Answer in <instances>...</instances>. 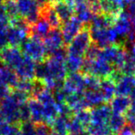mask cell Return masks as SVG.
Segmentation results:
<instances>
[{
    "label": "cell",
    "mask_w": 135,
    "mask_h": 135,
    "mask_svg": "<svg viewBox=\"0 0 135 135\" xmlns=\"http://www.w3.org/2000/svg\"><path fill=\"white\" fill-rule=\"evenodd\" d=\"M19 47L22 54L35 63L43 62L48 58L43 40L35 35H29Z\"/></svg>",
    "instance_id": "6da1fadb"
},
{
    "label": "cell",
    "mask_w": 135,
    "mask_h": 135,
    "mask_svg": "<svg viewBox=\"0 0 135 135\" xmlns=\"http://www.w3.org/2000/svg\"><path fill=\"white\" fill-rule=\"evenodd\" d=\"M91 44L92 39L90 28L84 25L83 29L75 36L70 44L66 46V55L85 58V54Z\"/></svg>",
    "instance_id": "7a4b0ae2"
},
{
    "label": "cell",
    "mask_w": 135,
    "mask_h": 135,
    "mask_svg": "<svg viewBox=\"0 0 135 135\" xmlns=\"http://www.w3.org/2000/svg\"><path fill=\"white\" fill-rule=\"evenodd\" d=\"M114 70V67L108 62L100 58H95L94 60L85 59L81 71L84 75H91L99 79H106L110 77Z\"/></svg>",
    "instance_id": "3957f363"
},
{
    "label": "cell",
    "mask_w": 135,
    "mask_h": 135,
    "mask_svg": "<svg viewBox=\"0 0 135 135\" xmlns=\"http://www.w3.org/2000/svg\"><path fill=\"white\" fill-rule=\"evenodd\" d=\"M22 105L24 104L19 103L11 92L0 102V117L8 123L20 124V111Z\"/></svg>",
    "instance_id": "277c9868"
},
{
    "label": "cell",
    "mask_w": 135,
    "mask_h": 135,
    "mask_svg": "<svg viewBox=\"0 0 135 135\" xmlns=\"http://www.w3.org/2000/svg\"><path fill=\"white\" fill-rule=\"evenodd\" d=\"M20 17L33 25L41 16V6L36 0H15Z\"/></svg>",
    "instance_id": "5b68a950"
},
{
    "label": "cell",
    "mask_w": 135,
    "mask_h": 135,
    "mask_svg": "<svg viewBox=\"0 0 135 135\" xmlns=\"http://www.w3.org/2000/svg\"><path fill=\"white\" fill-rule=\"evenodd\" d=\"M90 31L92 42L100 48H104L115 44H120L119 42V35H117L113 27L103 29H95V30L90 29Z\"/></svg>",
    "instance_id": "8992f818"
},
{
    "label": "cell",
    "mask_w": 135,
    "mask_h": 135,
    "mask_svg": "<svg viewBox=\"0 0 135 135\" xmlns=\"http://www.w3.org/2000/svg\"><path fill=\"white\" fill-rule=\"evenodd\" d=\"M62 89L67 95L76 93H84L85 90L84 75L80 72L69 73L64 81Z\"/></svg>",
    "instance_id": "52a82bcc"
},
{
    "label": "cell",
    "mask_w": 135,
    "mask_h": 135,
    "mask_svg": "<svg viewBox=\"0 0 135 135\" xmlns=\"http://www.w3.org/2000/svg\"><path fill=\"white\" fill-rule=\"evenodd\" d=\"M24 57L25 55L18 47L8 46L0 51V61L13 70H15L21 64Z\"/></svg>",
    "instance_id": "ba28073f"
},
{
    "label": "cell",
    "mask_w": 135,
    "mask_h": 135,
    "mask_svg": "<svg viewBox=\"0 0 135 135\" xmlns=\"http://www.w3.org/2000/svg\"><path fill=\"white\" fill-rule=\"evenodd\" d=\"M84 27V24L77 17V16H72L70 20L64 22V23L61 25L60 29L62 32V35H63L65 46H67L68 44H70V42L73 40L75 38V36L83 29Z\"/></svg>",
    "instance_id": "9c48e42d"
},
{
    "label": "cell",
    "mask_w": 135,
    "mask_h": 135,
    "mask_svg": "<svg viewBox=\"0 0 135 135\" xmlns=\"http://www.w3.org/2000/svg\"><path fill=\"white\" fill-rule=\"evenodd\" d=\"M43 43L48 56L54 54L56 51L65 47L63 35L60 28H52L49 34L43 39Z\"/></svg>",
    "instance_id": "30bf717a"
},
{
    "label": "cell",
    "mask_w": 135,
    "mask_h": 135,
    "mask_svg": "<svg viewBox=\"0 0 135 135\" xmlns=\"http://www.w3.org/2000/svg\"><path fill=\"white\" fill-rule=\"evenodd\" d=\"M112 114L113 112H112L110 105L106 103L93 108L90 111V123L108 125V121H109Z\"/></svg>",
    "instance_id": "8fae6325"
},
{
    "label": "cell",
    "mask_w": 135,
    "mask_h": 135,
    "mask_svg": "<svg viewBox=\"0 0 135 135\" xmlns=\"http://www.w3.org/2000/svg\"><path fill=\"white\" fill-rule=\"evenodd\" d=\"M35 62L25 56L23 60L15 69L14 71L17 75L19 79L34 80L35 79Z\"/></svg>",
    "instance_id": "7c38bea8"
},
{
    "label": "cell",
    "mask_w": 135,
    "mask_h": 135,
    "mask_svg": "<svg viewBox=\"0 0 135 135\" xmlns=\"http://www.w3.org/2000/svg\"><path fill=\"white\" fill-rule=\"evenodd\" d=\"M116 95L129 97L135 90V76L122 74L115 83Z\"/></svg>",
    "instance_id": "4fadbf2b"
},
{
    "label": "cell",
    "mask_w": 135,
    "mask_h": 135,
    "mask_svg": "<svg viewBox=\"0 0 135 135\" xmlns=\"http://www.w3.org/2000/svg\"><path fill=\"white\" fill-rule=\"evenodd\" d=\"M74 14L84 24L90 22L95 16L88 0H75Z\"/></svg>",
    "instance_id": "5bb4252c"
},
{
    "label": "cell",
    "mask_w": 135,
    "mask_h": 135,
    "mask_svg": "<svg viewBox=\"0 0 135 135\" xmlns=\"http://www.w3.org/2000/svg\"><path fill=\"white\" fill-rule=\"evenodd\" d=\"M28 107L30 114V120L35 124L44 123V107L34 97L28 100Z\"/></svg>",
    "instance_id": "9a60e30c"
},
{
    "label": "cell",
    "mask_w": 135,
    "mask_h": 135,
    "mask_svg": "<svg viewBox=\"0 0 135 135\" xmlns=\"http://www.w3.org/2000/svg\"><path fill=\"white\" fill-rule=\"evenodd\" d=\"M19 80L20 79L14 70L0 61V81L7 85L11 90H14Z\"/></svg>",
    "instance_id": "2e32d148"
},
{
    "label": "cell",
    "mask_w": 135,
    "mask_h": 135,
    "mask_svg": "<svg viewBox=\"0 0 135 135\" xmlns=\"http://www.w3.org/2000/svg\"><path fill=\"white\" fill-rule=\"evenodd\" d=\"M52 6L55 11L56 14L58 15L59 18L61 21L62 24L64 22H67L68 20L73 16L74 9H72L69 4L64 2L63 0H56L54 3H51Z\"/></svg>",
    "instance_id": "e0dca14e"
},
{
    "label": "cell",
    "mask_w": 135,
    "mask_h": 135,
    "mask_svg": "<svg viewBox=\"0 0 135 135\" xmlns=\"http://www.w3.org/2000/svg\"><path fill=\"white\" fill-rule=\"evenodd\" d=\"M65 104L71 110L72 113H76L78 111L88 109V105L84 99V93H76L68 95L65 99Z\"/></svg>",
    "instance_id": "ac0fdd59"
},
{
    "label": "cell",
    "mask_w": 135,
    "mask_h": 135,
    "mask_svg": "<svg viewBox=\"0 0 135 135\" xmlns=\"http://www.w3.org/2000/svg\"><path fill=\"white\" fill-rule=\"evenodd\" d=\"M51 30H52V27L50 23L48 22V21L44 16H40L38 20L33 25H31L30 35H35L43 40Z\"/></svg>",
    "instance_id": "d6986e66"
},
{
    "label": "cell",
    "mask_w": 135,
    "mask_h": 135,
    "mask_svg": "<svg viewBox=\"0 0 135 135\" xmlns=\"http://www.w3.org/2000/svg\"><path fill=\"white\" fill-rule=\"evenodd\" d=\"M71 117L60 114L49 125V127L51 128V135H68L69 120H70Z\"/></svg>",
    "instance_id": "ffe728a7"
},
{
    "label": "cell",
    "mask_w": 135,
    "mask_h": 135,
    "mask_svg": "<svg viewBox=\"0 0 135 135\" xmlns=\"http://www.w3.org/2000/svg\"><path fill=\"white\" fill-rule=\"evenodd\" d=\"M110 102V108L112 112L114 114H126L131 105L130 97H124V95H116Z\"/></svg>",
    "instance_id": "44dd1931"
},
{
    "label": "cell",
    "mask_w": 135,
    "mask_h": 135,
    "mask_svg": "<svg viewBox=\"0 0 135 135\" xmlns=\"http://www.w3.org/2000/svg\"><path fill=\"white\" fill-rule=\"evenodd\" d=\"M84 97L89 108L100 106V105L105 103V100L100 90V88L93 89V90H85L84 91Z\"/></svg>",
    "instance_id": "7402d4cb"
},
{
    "label": "cell",
    "mask_w": 135,
    "mask_h": 135,
    "mask_svg": "<svg viewBox=\"0 0 135 135\" xmlns=\"http://www.w3.org/2000/svg\"><path fill=\"white\" fill-rule=\"evenodd\" d=\"M100 90L103 95L105 103L110 102L116 95L115 84L109 78L102 79L100 83Z\"/></svg>",
    "instance_id": "603a6c76"
},
{
    "label": "cell",
    "mask_w": 135,
    "mask_h": 135,
    "mask_svg": "<svg viewBox=\"0 0 135 135\" xmlns=\"http://www.w3.org/2000/svg\"><path fill=\"white\" fill-rule=\"evenodd\" d=\"M126 123V119L122 114H112L109 121H108V126L110 127V130L112 133H119L120 129L125 127Z\"/></svg>",
    "instance_id": "cb8c5ba5"
},
{
    "label": "cell",
    "mask_w": 135,
    "mask_h": 135,
    "mask_svg": "<svg viewBox=\"0 0 135 135\" xmlns=\"http://www.w3.org/2000/svg\"><path fill=\"white\" fill-rule=\"evenodd\" d=\"M68 133V135H86L87 128L84 127L78 120H76L72 115L69 120Z\"/></svg>",
    "instance_id": "d4e9b609"
},
{
    "label": "cell",
    "mask_w": 135,
    "mask_h": 135,
    "mask_svg": "<svg viewBox=\"0 0 135 135\" xmlns=\"http://www.w3.org/2000/svg\"><path fill=\"white\" fill-rule=\"evenodd\" d=\"M3 5H4L5 11L7 12V14L9 17V20L20 17L18 9H17V5H16V3L15 0H5L4 4Z\"/></svg>",
    "instance_id": "484cf974"
},
{
    "label": "cell",
    "mask_w": 135,
    "mask_h": 135,
    "mask_svg": "<svg viewBox=\"0 0 135 135\" xmlns=\"http://www.w3.org/2000/svg\"><path fill=\"white\" fill-rule=\"evenodd\" d=\"M73 117L76 120H78L79 122L83 125L84 127H88L89 124L90 122V111H89L88 109H83L80 111H78L74 113Z\"/></svg>",
    "instance_id": "4316f807"
},
{
    "label": "cell",
    "mask_w": 135,
    "mask_h": 135,
    "mask_svg": "<svg viewBox=\"0 0 135 135\" xmlns=\"http://www.w3.org/2000/svg\"><path fill=\"white\" fill-rule=\"evenodd\" d=\"M9 25L4 22H0V51L8 47V29Z\"/></svg>",
    "instance_id": "83f0119b"
},
{
    "label": "cell",
    "mask_w": 135,
    "mask_h": 135,
    "mask_svg": "<svg viewBox=\"0 0 135 135\" xmlns=\"http://www.w3.org/2000/svg\"><path fill=\"white\" fill-rule=\"evenodd\" d=\"M21 135H35V124L31 120L19 124Z\"/></svg>",
    "instance_id": "f1b7e54d"
},
{
    "label": "cell",
    "mask_w": 135,
    "mask_h": 135,
    "mask_svg": "<svg viewBox=\"0 0 135 135\" xmlns=\"http://www.w3.org/2000/svg\"><path fill=\"white\" fill-rule=\"evenodd\" d=\"M35 135H51V128L45 123L35 124Z\"/></svg>",
    "instance_id": "f546056e"
},
{
    "label": "cell",
    "mask_w": 135,
    "mask_h": 135,
    "mask_svg": "<svg viewBox=\"0 0 135 135\" xmlns=\"http://www.w3.org/2000/svg\"><path fill=\"white\" fill-rule=\"evenodd\" d=\"M11 90H12L11 88H9L7 85L0 81V102L4 99L6 97H8L11 94Z\"/></svg>",
    "instance_id": "4dcf8cb0"
},
{
    "label": "cell",
    "mask_w": 135,
    "mask_h": 135,
    "mask_svg": "<svg viewBox=\"0 0 135 135\" xmlns=\"http://www.w3.org/2000/svg\"><path fill=\"white\" fill-rule=\"evenodd\" d=\"M118 135H135V127L130 125H125V127L118 133Z\"/></svg>",
    "instance_id": "1f68e13d"
},
{
    "label": "cell",
    "mask_w": 135,
    "mask_h": 135,
    "mask_svg": "<svg viewBox=\"0 0 135 135\" xmlns=\"http://www.w3.org/2000/svg\"><path fill=\"white\" fill-rule=\"evenodd\" d=\"M128 52H129L131 55H133V57L135 58V40L130 43V50Z\"/></svg>",
    "instance_id": "d6a6232c"
},
{
    "label": "cell",
    "mask_w": 135,
    "mask_h": 135,
    "mask_svg": "<svg viewBox=\"0 0 135 135\" xmlns=\"http://www.w3.org/2000/svg\"><path fill=\"white\" fill-rule=\"evenodd\" d=\"M37 1V3L39 4H40V6L41 7V6H43L45 4H50V3H54V1H56V0H36Z\"/></svg>",
    "instance_id": "836d02e7"
},
{
    "label": "cell",
    "mask_w": 135,
    "mask_h": 135,
    "mask_svg": "<svg viewBox=\"0 0 135 135\" xmlns=\"http://www.w3.org/2000/svg\"><path fill=\"white\" fill-rule=\"evenodd\" d=\"M4 2H5V0H0V6L4 4Z\"/></svg>",
    "instance_id": "e575fe53"
},
{
    "label": "cell",
    "mask_w": 135,
    "mask_h": 135,
    "mask_svg": "<svg viewBox=\"0 0 135 135\" xmlns=\"http://www.w3.org/2000/svg\"><path fill=\"white\" fill-rule=\"evenodd\" d=\"M89 3H93V2H97V1H100V0H88Z\"/></svg>",
    "instance_id": "d590c367"
}]
</instances>
